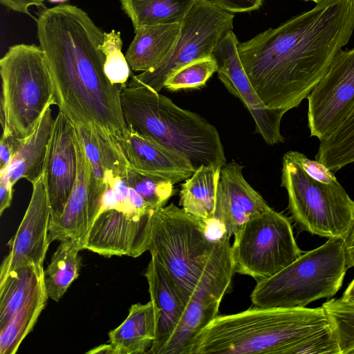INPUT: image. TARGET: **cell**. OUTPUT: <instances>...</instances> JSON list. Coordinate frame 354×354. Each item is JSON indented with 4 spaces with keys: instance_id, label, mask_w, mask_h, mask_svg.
I'll return each instance as SVG.
<instances>
[{
    "instance_id": "obj_15",
    "label": "cell",
    "mask_w": 354,
    "mask_h": 354,
    "mask_svg": "<svg viewBox=\"0 0 354 354\" xmlns=\"http://www.w3.org/2000/svg\"><path fill=\"white\" fill-rule=\"evenodd\" d=\"M153 218H140L115 208L102 210L90 230L85 249L106 257H138L147 251Z\"/></svg>"
},
{
    "instance_id": "obj_38",
    "label": "cell",
    "mask_w": 354,
    "mask_h": 354,
    "mask_svg": "<svg viewBox=\"0 0 354 354\" xmlns=\"http://www.w3.org/2000/svg\"><path fill=\"white\" fill-rule=\"evenodd\" d=\"M19 139L2 133L0 140V172L4 171L10 165L17 150Z\"/></svg>"
},
{
    "instance_id": "obj_37",
    "label": "cell",
    "mask_w": 354,
    "mask_h": 354,
    "mask_svg": "<svg viewBox=\"0 0 354 354\" xmlns=\"http://www.w3.org/2000/svg\"><path fill=\"white\" fill-rule=\"evenodd\" d=\"M230 12H249L259 9L264 0H205Z\"/></svg>"
},
{
    "instance_id": "obj_13",
    "label": "cell",
    "mask_w": 354,
    "mask_h": 354,
    "mask_svg": "<svg viewBox=\"0 0 354 354\" xmlns=\"http://www.w3.org/2000/svg\"><path fill=\"white\" fill-rule=\"evenodd\" d=\"M239 41L232 30L214 47L212 56L217 64L218 77L228 91L238 97L249 111L255 132L270 145L285 141L281 133L282 117L286 113L267 107L254 91L239 57Z\"/></svg>"
},
{
    "instance_id": "obj_1",
    "label": "cell",
    "mask_w": 354,
    "mask_h": 354,
    "mask_svg": "<svg viewBox=\"0 0 354 354\" xmlns=\"http://www.w3.org/2000/svg\"><path fill=\"white\" fill-rule=\"evenodd\" d=\"M353 31L354 0H325L237 50L264 104L287 112L307 99Z\"/></svg>"
},
{
    "instance_id": "obj_46",
    "label": "cell",
    "mask_w": 354,
    "mask_h": 354,
    "mask_svg": "<svg viewBox=\"0 0 354 354\" xmlns=\"http://www.w3.org/2000/svg\"><path fill=\"white\" fill-rule=\"evenodd\" d=\"M348 354H354V348L350 351Z\"/></svg>"
},
{
    "instance_id": "obj_30",
    "label": "cell",
    "mask_w": 354,
    "mask_h": 354,
    "mask_svg": "<svg viewBox=\"0 0 354 354\" xmlns=\"http://www.w3.org/2000/svg\"><path fill=\"white\" fill-rule=\"evenodd\" d=\"M319 141L315 159L333 173L354 162V104L339 125Z\"/></svg>"
},
{
    "instance_id": "obj_19",
    "label": "cell",
    "mask_w": 354,
    "mask_h": 354,
    "mask_svg": "<svg viewBox=\"0 0 354 354\" xmlns=\"http://www.w3.org/2000/svg\"><path fill=\"white\" fill-rule=\"evenodd\" d=\"M74 143L77 158L76 180L63 213L50 220L48 238L50 243L75 239L85 249L87 236L100 209L89 196V164L75 128Z\"/></svg>"
},
{
    "instance_id": "obj_35",
    "label": "cell",
    "mask_w": 354,
    "mask_h": 354,
    "mask_svg": "<svg viewBox=\"0 0 354 354\" xmlns=\"http://www.w3.org/2000/svg\"><path fill=\"white\" fill-rule=\"evenodd\" d=\"M286 354H342L337 337L328 326L292 346Z\"/></svg>"
},
{
    "instance_id": "obj_39",
    "label": "cell",
    "mask_w": 354,
    "mask_h": 354,
    "mask_svg": "<svg viewBox=\"0 0 354 354\" xmlns=\"http://www.w3.org/2000/svg\"><path fill=\"white\" fill-rule=\"evenodd\" d=\"M4 6L20 13L30 15L29 8L35 6L38 8H46L45 0H0ZM31 16V15H30Z\"/></svg>"
},
{
    "instance_id": "obj_34",
    "label": "cell",
    "mask_w": 354,
    "mask_h": 354,
    "mask_svg": "<svg viewBox=\"0 0 354 354\" xmlns=\"http://www.w3.org/2000/svg\"><path fill=\"white\" fill-rule=\"evenodd\" d=\"M126 180L155 210L165 206L174 194L172 183L144 175L129 166Z\"/></svg>"
},
{
    "instance_id": "obj_40",
    "label": "cell",
    "mask_w": 354,
    "mask_h": 354,
    "mask_svg": "<svg viewBox=\"0 0 354 354\" xmlns=\"http://www.w3.org/2000/svg\"><path fill=\"white\" fill-rule=\"evenodd\" d=\"M13 185L6 172H0V215L8 208L12 202Z\"/></svg>"
},
{
    "instance_id": "obj_11",
    "label": "cell",
    "mask_w": 354,
    "mask_h": 354,
    "mask_svg": "<svg viewBox=\"0 0 354 354\" xmlns=\"http://www.w3.org/2000/svg\"><path fill=\"white\" fill-rule=\"evenodd\" d=\"M234 272L230 248H221L212 252L196 290L158 354H187L196 336L218 315Z\"/></svg>"
},
{
    "instance_id": "obj_45",
    "label": "cell",
    "mask_w": 354,
    "mask_h": 354,
    "mask_svg": "<svg viewBox=\"0 0 354 354\" xmlns=\"http://www.w3.org/2000/svg\"><path fill=\"white\" fill-rule=\"evenodd\" d=\"M303 1H313L315 2V3H321L322 1H324L325 0H303Z\"/></svg>"
},
{
    "instance_id": "obj_3",
    "label": "cell",
    "mask_w": 354,
    "mask_h": 354,
    "mask_svg": "<svg viewBox=\"0 0 354 354\" xmlns=\"http://www.w3.org/2000/svg\"><path fill=\"white\" fill-rule=\"evenodd\" d=\"M330 326L322 306H255L217 315L195 338L187 354H286L304 339Z\"/></svg>"
},
{
    "instance_id": "obj_2",
    "label": "cell",
    "mask_w": 354,
    "mask_h": 354,
    "mask_svg": "<svg viewBox=\"0 0 354 354\" xmlns=\"http://www.w3.org/2000/svg\"><path fill=\"white\" fill-rule=\"evenodd\" d=\"M36 21L59 111L73 124L97 127L115 140L124 136L120 86L106 77L99 48L104 32L84 10L68 4L44 9Z\"/></svg>"
},
{
    "instance_id": "obj_9",
    "label": "cell",
    "mask_w": 354,
    "mask_h": 354,
    "mask_svg": "<svg viewBox=\"0 0 354 354\" xmlns=\"http://www.w3.org/2000/svg\"><path fill=\"white\" fill-rule=\"evenodd\" d=\"M234 236V271L257 282L274 276L302 254L289 219L271 207L248 221Z\"/></svg>"
},
{
    "instance_id": "obj_32",
    "label": "cell",
    "mask_w": 354,
    "mask_h": 354,
    "mask_svg": "<svg viewBox=\"0 0 354 354\" xmlns=\"http://www.w3.org/2000/svg\"><path fill=\"white\" fill-rule=\"evenodd\" d=\"M122 48V40L119 31L111 30L104 32V41L99 48L105 57L104 72L109 81L118 86L126 84L131 76V67Z\"/></svg>"
},
{
    "instance_id": "obj_4",
    "label": "cell",
    "mask_w": 354,
    "mask_h": 354,
    "mask_svg": "<svg viewBox=\"0 0 354 354\" xmlns=\"http://www.w3.org/2000/svg\"><path fill=\"white\" fill-rule=\"evenodd\" d=\"M120 98L128 128L183 153L196 169L201 165L222 168L227 163L217 129L198 113L177 106L133 75L120 86Z\"/></svg>"
},
{
    "instance_id": "obj_43",
    "label": "cell",
    "mask_w": 354,
    "mask_h": 354,
    "mask_svg": "<svg viewBox=\"0 0 354 354\" xmlns=\"http://www.w3.org/2000/svg\"><path fill=\"white\" fill-rule=\"evenodd\" d=\"M87 353H105V354H113V351L110 344H105L100 345L95 348H93Z\"/></svg>"
},
{
    "instance_id": "obj_18",
    "label": "cell",
    "mask_w": 354,
    "mask_h": 354,
    "mask_svg": "<svg viewBox=\"0 0 354 354\" xmlns=\"http://www.w3.org/2000/svg\"><path fill=\"white\" fill-rule=\"evenodd\" d=\"M127 129L124 136L116 141L131 168L174 185L186 180L195 171L192 162L183 153Z\"/></svg>"
},
{
    "instance_id": "obj_20",
    "label": "cell",
    "mask_w": 354,
    "mask_h": 354,
    "mask_svg": "<svg viewBox=\"0 0 354 354\" xmlns=\"http://www.w3.org/2000/svg\"><path fill=\"white\" fill-rule=\"evenodd\" d=\"M74 124L89 164V196L102 208L108 184L126 177L129 163L117 141L97 127Z\"/></svg>"
},
{
    "instance_id": "obj_33",
    "label": "cell",
    "mask_w": 354,
    "mask_h": 354,
    "mask_svg": "<svg viewBox=\"0 0 354 354\" xmlns=\"http://www.w3.org/2000/svg\"><path fill=\"white\" fill-rule=\"evenodd\" d=\"M215 72H217V64L212 56L200 59L172 73L165 81L164 88L171 91L200 88L205 85Z\"/></svg>"
},
{
    "instance_id": "obj_22",
    "label": "cell",
    "mask_w": 354,
    "mask_h": 354,
    "mask_svg": "<svg viewBox=\"0 0 354 354\" xmlns=\"http://www.w3.org/2000/svg\"><path fill=\"white\" fill-rule=\"evenodd\" d=\"M181 24L145 25L135 36L125 57L134 71H149L159 66L173 50L180 34Z\"/></svg>"
},
{
    "instance_id": "obj_10",
    "label": "cell",
    "mask_w": 354,
    "mask_h": 354,
    "mask_svg": "<svg viewBox=\"0 0 354 354\" xmlns=\"http://www.w3.org/2000/svg\"><path fill=\"white\" fill-rule=\"evenodd\" d=\"M234 15L205 0H196L181 22L179 38L169 55L151 71L133 75L160 92L167 79L194 61L212 57L217 43L233 29Z\"/></svg>"
},
{
    "instance_id": "obj_5",
    "label": "cell",
    "mask_w": 354,
    "mask_h": 354,
    "mask_svg": "<svg viewBox=\"0 0 354 354\" xmlns=\"http://www.w3.org/2000/svg\"><path fill=\"white\" fill-rule=\"evenodd\" d=\"M348 268L345 239H328L274 276L257 282L252 303L261 307L304 308L334 296Z\"/></svg>"
},
{
    "instance_id": "obj_26",
    "label": "cell",
    "mask_w": 354,
    "mask_h": 354,
    "mask_svg": "<svg viewBox=\"0 0 354 354\" xmlns=\"http://www.w3.org/2000/svg\"><path fill=\"white\" fill-rule=\"evenodd\" d=\"M44 279L43 267L30 264L0 277V329L17 313Z\"/></svg>"
},
{
    "instance_id": "obj_17",
    "label": "cell",
    "mask_w": 354,
    "mask_h": 354,
    "mask_svg": "<svg viewBox=\"0 0 354 354\" xmlns=\"http://www.w3.org/2000/svg\"><path fill=\"white\" fill-rule=\"evenodd\" d=\"M243 166L235 161L221 170L214 221L223 234L231 237L248 221L270 208L245 179Z\"/></svg>"
},
{
    "instance_id": "obj_24",
    "label": "cell",
    "mask_w": 354,
    "mask_h": 354,
    "mask_svg": "<svg viewBox=\"0 0 354 354\" xmlns=\"http://www.w3.org/2000/svg\"><path fill=\"white\" fill-rule=\"evenodd\" d=\"M156 313L153 302L131 305L127 317L109 333L113 354L148 353L156 337Z\"/></svg>"
},
{
    "instance_id": "obj_7",
    "label": "cell",
    "mask_w": 354,
    "mask_h": 354,
    "mask_svg": "<svg viewBox=\"0 0 354 354\" xmlns=\"http://www.w3.org/2000/svg\"><path fill=\"white\" fill-rule=\"evenodd\" d=\"M0 74L3 133L24 139L48 106L56 104L44 52L39 45H13L0 59Z\"/></svg>"
},
{
    "instance_id": "obj_14",
    "label": "cell",
    "mask_w": 354,
    "mask_h": 354,
    "mask_svg": "<svg viewBox=\"0 0 354 354\" xmlns=\"http://www.w3.org/2000/svg\"><path fill=\"white\" fill-rule=\"evenodd\" d=\"M50 207L43 175L32 184L31 198L15 234L8 242V254L3 259L0 277L20 266L43 267L48 246Z\"/></svg>"
},
{
    "instance_id": "obj_28",
    "label": "cell",
    "mask_w": 354,
    "mask_h": 354,
    "mask_svg": "<svg viewBox=\"0 0 354 354\" xmlns=\"http://www.w3.org/2000/svg\"><path fill=\"white\" fill-rule=\"evenodd\" d=\"M134 29L145 25L180 23L196 0H120Z\"/></svg>"
},
{
    "instance_id": "obj_42",
    "label": "cell",
    "mask_w": 354,
    "mask_h": 354,
    "mask_svg": "<svg viewBox=\"0 0 354 354\" xmlns=\"http://www.w3.org/2000/svg\"><path fill=\"white\" fill-rule=\"evenodd\" d=\"M341 298L344 301H354V278L346 288Z\"/></svg>"
},
{
    "instance_id": "obj_41",
    "label": "cell",
    "mask_w": 354,
    "mask_h": 354,
    "mask_svg": "<svg viewBox=\"0 0 354 354\" xmlns=\"http://www.w3.org/2000/svg\"><path fill=\"white\" fill-rule=\"evenodd\" d=\"M347 265L348 268H354V224L353 228L345 239Z\"/></svg>"
},
{
    "instance_id": "obj_27",
    "label": "cell",
    "mask_w": 354,
    "mask_h": 354,
    "mask_svg": "<svg viewBox=\"0 0 354 354\" xmlns=\"http://www.w3.org/2000/svg\"><path fill=\"white\" fill-rule=\"evenodd\" d=\"M84 247L77 240L66 239L53 253L44 270V283L48 297L59 301L71 284L78 277L82 260L80 251Z\"/></svg>"
},
{
    "instance_id": "obj_23",
    "label": "cell",
    "mask_w": 354,
    "mask_h": 354,
    "mask_svg": "<svg viewBox=\"0 0 354 354\" xmlns=\"http://www.w3.org/2000/svg\"><path fill=\"white\" fill-rule=\"evenodd\" d=\"M50 106L46 109L32 133L24 139H19L12 160L4 171L13 186L21 178L26 179L32 185L44 175L55 120Z\"/></svg>"
},
{
    "instance_id": "obj_36",
    "label": "cell",
    "mask_w": 354,
    "mask_h": 354,
    "mask_svg": "<svg viewBox=\"0 0 354 354\" xmlns=\"http://www.w3.org/2000/svg\"><path fill=\"white\" fill-rule=\"evenodd\" d=\"M297 157L303 169L313 179L324 183H330L337 180L334 173L317 160L309 159L299 151H297Z\"/></svg>"
},
{
    "instance_id": "obj_25",
    "label": "cell",
    "mask_w": 354,
    "mask_h": 354,
    "mask_svg": "<svg viewBox=\"0 0 354 354\" xmlns=\"http://www.w3.org/2000/svg\"><path fill=\"white\" fill-rule=\"evenodd\" d=\"M221 170L201 165L181 185L179 204L186 212L207 222L214 219Z\"/></svg>"
},
{
    "instance_id": "obj_21",
    "label": "cell",
    "mask_w": 354,
    "mask_h": 354,
    "mask_svg": "<svg viewBox=\"0 0 354 354\" xmlns=\"http://www.w3.org/2000/svg\"><path fill=\"white\" fill-rule=\"evenodd\" d=\"M144 274L156 313V337L148 353L158 354L177 326L187 304L155 257H151Z\"/></svg>"
},
{
    "instance_id": "obj_8",
    "label": "cell",
    "mask_w": 354,
    "mask_h": 354,
    "mask_svg": "<svg viewBox=\"0 0 354 354\" xmlns=\"http://www.w3.org/2000/svg\"><path fill=\"white\" fill-rule=\"evenodd\" d=\"M281 185L301 230L328 239L348 237L354 224V201L337 180L324 183L313 179L301 167L297 151H289L282 159Z\"/></svg>"
},
{
    "instance_id": "obj_6",
    "label": "cell",
    "mask_w": 354,
    "mask_h": 354,
    "mask_svg": "<svg viewBox=\"0 0 354 354\" xmlns=\"http://www.w3.org/2000/svg\"><path fill=\"white\" fill-rule=\"evenodd\" d=\"M210 223L173 203L154 213L147 251L174 281L186 304L202 279L215 245Z\"/></svg>"
},
{
    "instance_id": "obj_12",
    "label": "cell",
    "mask_w": 354,
    "mask_h": 354,
    "mask_svg": "<svg viewBox=\"0 0 354 354\" xmlns=\"http://www.w3.org/2000/svg\"><path fill=\"white\" fill-rule=\"evenodd\" d=\"M308 99V127L319 140L334 131L354 104V48L341 50Z\"/></svg>"
},
{
    "instance_id": "obj_44",
    "label": "cell",
    "mask_w": 354,
    "mask_h": 354,
    "mask_svg": "<svg viewBox=\"0 0 354 354\" xmlns=\"http://www.w3.org/2000/svg\"><path fill=\"white\" fill-rule=\"evenodd\" d=\"M48 1L51 2V3H62V2H64V1H66L68 0H48Z\"/></svg>"
},
{
    "instance_id": "obj_29",
    "label": "cell",
    "mask_w": 354,
    "mask_h": 354,
    "mask_svg": "<svg viewBox=\"0 0 354 354\" xmlns=\"http://www.w3.org/2000/svg\"><path fill=\"white\" fill-rule=\"evenodd\" d=\"M48 298L44 279L10 321L0 329L1 354H15L32 330Z\"/></svg>"
},
{
    "instance_id": "obj_16",
    "label": "cell",
    "mask_w": 354,
    "mask_h": 354,
    "mask_svg": "<svg viewBox=\"0 0 354 354\" xmlns=\"http://www.w3.org/2000/svg\"><path fill=\"white\" fill-rule=\"evenodd\" d=\"M77 172L74 124L65 114L59 111L54 120L44 172L50 220L59 218L63 213Z\"/></svg>"
},
{
    "instance_id": "obj_31",
    "label": "cell",
    "mask_w": 354,
    "mask_h": 354,
    "mask_svg": "<svg viewBox=\"0 0 354 354\" xmlns=\"http://www.w3.org/2000/svg\"><path fill=\"white\" fill-rule=\"evenodd\" d=\"M328 318L341 348L348 354L354 348V301L331 299L322 306Z\"/></svg>"
}]
</instances>
